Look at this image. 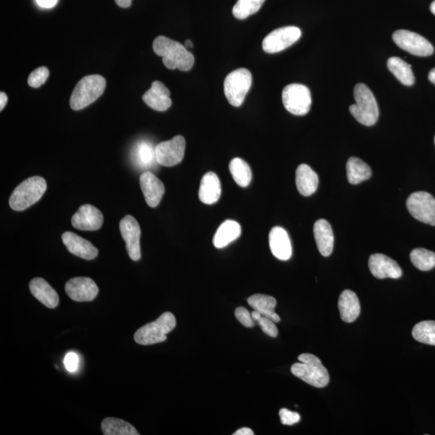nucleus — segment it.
<instances>
[{"mask_svg": "<svg viewBox=\"0 0 435 435\" xmlns=\"http://www.w3.org/2000/svg\"><path fill=\"white\" fill-rule=\"evenodd\" d=\"M407 206L410 214L421 223L435 226V199L427 192H415L409 196Z\"/></svg>", "mask_w": 435, "mask_h": 435, "instance_id": "9", "label": "nucleus"}, {"mask_svg": "<svg viewBox=\"0 0 435 435\" xmlns=\"http://www.w3.org/2000/svg\"><path fill=\"white\" fill-rule=\"evenodd\" d=\"M300 362L291 367L293 375L316 388H324L329 384L330 377L326 367L316 355L303 353L299 355Z\"/></svg>", "mask_w": 435, "mask_h": 435, "instance_id": "2", "label": "nucleus"}, {"mask_svg": "<svg viewBox=\"0 0 435 435\" xmlns=\"http://www.w3.org/2000/svg\"><path fill=\"white\" fill-rule=\"evenodd\" d=\"M241 235V226L233 220H226L218 229L213 239L214 247L223 248L233 241L237 240Z\"/></svg>", "mask_w": 435, "mask_h": 435, "instance_id": "26", "label": "nucleus"}, {"mask_svg": "<svg viewBox=\"0 0 435 435\" xmlns=\"http://www.w3.org/2000/svg\"><path fill=\"white\" fill-rule=\"evenodd\" d=\"M339 310L342 321H355L360 314V304L357 294L349 290L342 292L339 299Z\"/></svg>", "mask_w": 435, "mask_h": 435, "instance_id": "25", "label": "nucleus"}, {"mask_svg": "<svg viewBox=\"0 0 435 435\" xmlns=\"http://www.w3.org/2000/svg\"><path fill=\"white\" fill-rule=\"evenodd\" d=\"M157 161L165 167H172L183 160L186 150V140L177 136L168 142H164L155 147Z\"/></svg>", "mask_w": 435, "mask_h": 435, "instance_id": "12", "label": "nucleus"}, {"mask_svg": "<svg viewBox=\"0 0 435 435\" xmlns=\"http://www.w3.org/2000/svg\"><path fill=\"white\" fill-rule=\"evenodd\" d=\"M7 103H8V96L6 95V94L4 93V92H1V93H0V111H3Z\"/></svg>", "mask_w": 435, "mask_h": 435, "instance_id": "44", "label": "nucleus"}, {"mask_svg": "<svg viewBox=\"0 0 435 435\" xmlns=\"http://www.w3.org/2000/svg\"><path fill=\"white\" fill-rule=\"evenodd\" d=\"M266 0H238L232 9V14L239 20L246 19L250 16L256 14Z\"/></svg>", "mask_w": 435, "mask_h": 435, "instance_id": "35", "label": "nucleus"}, {"mask_svg": "<svg viewBox=\"0 0 435 435\" xmlns=\"http://www.w3.org/2000/svg\"><path fill=\"white\" fill-rule=\"evenodd\" d=\"M233 179L241 187H247L252 181V170L247 162L241 158H234L229 164Z\"/></svg>", "mask_w": 435, "mask_h": 435, "instance_id": "31", "label": "nucleus"}, {"mask_svg": "<svg viewBox=\"0 0 435 435\" xmlns=\"http://www.w3.org/2000/svg\"><path fill=\"white\" fill-rule=\"evenodd\" d=\"M73 228L81 231H97L103 224L102 212L94 206L85 204L79 207L71 219Z\"/></svg>", "mask_w": 435, "mask_h": 435, "instance_id": "15", "label": "nucleus"}, {"mask_svg": "<svg viewBox=\"0 0 435 435\" xmlns=\"http://www.w3.org/2000/svg\"><path fill=\"white\" fill-rule=\"evenodd\" d=\"M64 364L67 371L75 372L79 365L78 355L75 352H70L65 355Z\"/></svg>", "mask_w": 435, "mask_h": 435, "instance_id": "40", "label": "nucleus"}, {"mask_svg": "<svg viewBox=\"0 0 435 435\" xmlns=\"http://www.w3.org/2000/svg\"><path fill=\"white\" fill-rule=\"evenodd\" d=\"M29 289L40 303L50 309L56 308L59 296L56 290L45 279L36 278L30 281Z\"/></svg>", "mask_w": 435, "mask_h": 435, "instance_id": "21", "label": "nucleus"}, {"mask_svg": "<svg viewBox=\"0 0 435 435\" xmlns=\"http://www.w3.org/2000/svg\"><path fill=\"white\" fill-rule=\"evenodd\" d=\"M254 432L250 428L243 427L236 431L233 435H253Z\"/></svg>", "mask_w": 435, "mask_h": 435, "instance_id": "42", "label": "nucleus"}, {"mask_svg": "<svg viewBox=\"0 0 435 435\" xmlns=\"http://www.w3.org/2000/svg\"><path fill=\"white\" fill-rule=\"evenodd\" d=\"M48 76H50V71L46 67H39V68L30 73L28 84L31 88H38L46 82Z\"/></svg>", "mask_w": 435, "mask_h": 435, "instance_id": "36", "label": "nucleus"}, {"mask_svg": "<svg viewBox=\"0 0 435 435\" xmlns=\"http://www.w3.org/2000/svg\"><path fill=\"white\" fill-rule=\"evenodd\" d=\"M184 46H185V47L187 48H193V46H193V42L192 41H189V40H187L185 41V45H184Z\"/></svg>", "mask_w": 435, "mask_h": 435, "instance_id": "46", "label": "nucleus"}, {"mask_svg": "<svg viewBox=\"0 0 435 435\" xmlns=\"http://www.w3.org/2000/svg\"><path fill=\"white\" fill-rule=\"evenodd\" d=\"M115 1L116 4L122 9L130 8L132 5V0H115Z\"/></svg>", "mask_w": 435, "mask_h": 435, "instance_id": "43", "label": "nucleus"}, {"mask_svg": "<svg viewBox=\"0 0 435 435\" xmlns=\"http://www.w3.org/2000/svg\"><path fill=\"white\" fill-rule=\"evenodd\" d=\"M221 192V183L219 177L213 172L206 173L201 179L199 192V197L201 203L206 205L217 203Z\"/></svg>", "mask_w": 435, "mask_h": 435, "instance_id": "22", "label": "nucleus"}, {"mask_svg": "<svg viewBox=\"0 0 435 435\" xmlns=\"http://www.w3.org/2000/svg\"><path fill=\"white\" fill-rule=\"evenodd\" d=\"M256 323L259 324V326L262 329L263 333H266L267 335L273 337H277L278 335V330L277 326L275 325V322H273L271 318L261 315L258 320Z\"/></svg>", "mask_w": 435, "mask_h": 435, "instance_id": "37", "label": "nucleus"}, {"mask_svg": "<svg viewBox=\"0 0 435 435\" xmlns=\"http://www.w3.org/2000/svg\"><path fill=\"white\" fill-rule=\"evenodd\" d=\"M144 102L157 112H164L172 105L170 91L160 81L153 82L151 88L143 95Z\"/></svg>", "mask_w": 435, "mask_h": 435, "instance_id": "19", "label": "nucleus"}, {"mask_svg": "<svg viewBox=\"0 0 435 435\" xmlns=\"http://www.w3.org/2000/svg\"><path fill=\"white\" fill-rule=\"evenodd\" d=\"M410 260L421 271H430L435 267V253L425 248L414 249Z\"/></svg>", "mask_w": 435, "mask_h": 435, "instance_id": "33", "label": "nucleus"}, {"mask_svg": "<svg viewBox=\"0 0 435 435\" xmlns=\"http://www.w3.org/2000/svg\"><path fill=\"white\" fill-rule=\"evenodd\" d=\"M156 148L152 144L142 142L137 145L134 151V161L142 169L152 168L157 161Z\"/></svg>", "mask_w": 435, "mask_h": 435, "instance_id": "32", "label": "nucleus"}, {"mask_svg": "<svg viewBox=\"0 0 435 435\" xmlns=\"http://www.w3.org/2000/svg\"><path fill=\"white\" fill-rule=\"evenodd\" d=\"M431 11L432 12V14L434 15H435V0L431 4Z\"/></svg>", "mask_w": 435, "mask_h": 435, "instance_id": "47", "label": "nucleus"}, {"mask_svg": "<svg viewBox=\"0 0 435 435\" xmlns=\"http://www.w3.org/2000/svg\"><path fill=\"white\" fill-rule=\"evenodd\" d=\"M253 76L245 68L238 69L229 73L224 81V93L231 105L241 107L252 85Z\"/></svg>", "mask_w": 435, "mask_h": 435, "instance_id": "7", "label": "nucleus"}, {"mask_svg": "<svg viewBox=\"0 0 435 435\" xmlns=\"http://www.w3.org/2000/svg\"><path fill=\"white\" fill-rule=\"evenodd\" d=\"M47 189V183L41 177H29L12 192L9 205L12 210L22 211L38 201Z\"/></svg>", "mask_w": 435, "mask_h": 435, "instance_id": "4", "label": "nucleus"}, {"mask_svg": "<svg viewBox=\"0 0 435 435\" xmlns=\"http://www.w3.org/2000/svg\"><path fill=\"white\" fill-rule=\"evenodd\" d=\"M314 235L317 247L322 256H329L333 252L335 237L332 226L325 219L315 224Z\"/></svg>", "mask_w": 435, "mask_h": 435, "instance_id": "23", "label": "nucleus"}, {"mask_svg": "<svg viewBox=\"0 0 435 435\" xmlns=\"http://www.w3.org/2000/svg\"><path fill=\"white\" fill-rule=\"evenodd\" d=\"M106 79L98 75L85 76L78 83L70 97V108L79 111L90 105L103 94Z\"/></svg>", "mask_w": 435, "mask_h": 435, "instance_id": "5", "label": "nucleus"}, {"mask_svg": "<svg viewBox=\"0 0 435 435\" xmlns=\"http://www.w3.org/2000/svg\"><path fill=\"white\" fill-rule=\"evenodd\" d=\"M40 7L43 9H52L58 4V0H36Z\"/></svg>", "mask_w": 435, "mask_h": 435, "instance_id": "41", "label": "nucleus"}, {"mask_svg": "<svg viewBox=\"0 0 435 435\" xmlns=\"http://www.w3.org/2000/svg\"><path fill=\"white\" fill-rule=\"evenodd\" d=\"M302 36V31L295 26H287L273 31L262 43L263 51L276 53L283 51Z\"/></svg>", "mask_w": 435, "mask_h": 435, "instance_id": "11", "label": "nucleus"}, {"mask_svg": "<svg viewBox=\"0 0 435 435\" xmlns=\"http://www.w3.org/2000/svg\"><path fill=\"white\" fill-rule=\"evenodd\" d=\"M412 335L421 344L435 346V321H424L416 324Z\"/></svg>", "mask_w": 435, "mask_h": 435, "instance_id": "34", "label": "nucleus"}, {"mask_svg": "<svg viewBox=\"0 0 435 435\" xmlns=\"http://www.w3.org/2000/svg\"><path fill=\"white\" fill-rule=\"evenodd\" d=\"M369 266L371 273L378 279H398L402 275L399 265L389 256L383 254L372 255L369 261Z\"/></svg>", "mask_w": 435, "mask_h": 435, "instance_id": "16", "label": "nucleus"}, {"mask_svg": "<svg viewBox=\"0 0 435 435\" xmlns=\"http://www.w3.org/2000/svg\"><path fill=\"white\" fill-rule=\"evenodd\" d=\"M393 40L398 47L415 56L427 57L434 53V47L430 41L410 31H396L393 34Z\"/></svg>", "mask_w": 435, "mask_h": 435, "instance_id": "10", "label": "nucleus"}, {"mask_svg": "<svg viewBox=\"0 0 435 435\" xmlns=\"http://www.w3.org/2000/svg\"><path fill=\"white\" fill-rule=\"evenodd\" d=\"M269 247L276 258L281 261L290 259L292 256L290 239L287 231L281 226H275L269 233Z\"/></svg>", "mask_w": 435, "mask_h": 435, "instance_id": "20", "label": "nucleus"}, {"mask_svg": "<svg viewBox=\"0 0 435 435\" xmlns=\"http://www.w3.org/2000/svg\"><path fill=\"white\" fill-rule=\"evenodd\" d=\"M355 104L349 108L353 117L361 125L372 126L379 118V108L374 95L364 83H359L354 89Z\"/></svg>", "mask_w": 435, "mask_h": 435, "instance_id": "3", "label": "nucleus"}, {"mask_svg": "<svg viewBox=\"0 0 435 435\" xmlns=\"http://www.w3.org/2000/svg\"><path fill=\"white\" fill-rule=\"evenodd\" d=\"M67 295L73 301L91 302L99 293V287L89 278L78 277L67 281L65 287Z\"/></svg>", "mask_w": 435, "mask_h": 435, "instance_id": "14", "label": "nucleus"}, {"mask_svg": "<svg viewBox=\"0 0 435 435\" xmlns=\"http://www.w3.org/2000/svg\"><path fill=\"white\" fill-rule=\"evenodd\" d=\"M61 239L69 252L80 258L91 261L95 259L99 254V250L93 244L75 233L66 231Z\"/></svg>", "mask_w": 435, "mask_h": 435, "instance_id": "17", "label": "nucleus"}, {"mask_svg": "<svg viewBox=\"0 0 435 435\" xmlns=\"http://www.w3.org/2000/svg\"><path fill=\"white\" fill-rule=\"evenodd\" d=\"M372 169L369 164L357 157L349 158L347 163V177L349 183L357 185L362 182L369 180L372 177Z\"/></svg>", "mask_w": 435, "mask_h": 435, "instance_id": "28", "label": "nucleus"}, {"mask_svg": "<svg viewBox=\"0 0 435 435\" xmlns=\"http://www.w3.org/2000/svg\"><path fill=\"white\" fill-rule=\"evenodd\" d=\"M389 70L403 85L410 87L415 82L412 67L400 58L393 57L387 61Z\"/></svg>", "mask_w": 435, "mask_h": 435, "instance_id": "29", "label": "nucleus"}, {"mask_svg": "<svg viewBox=\"0 0 435 435\" xmlns=\"http://www.w3.org/2000/svg\"><path fill=\"white\" fill-rule=\"evenodd\" d=\"M176 318L170 312H165L154 322L145 325L134 335V340L140 345L159 344L167 340V335L176 327Z\"/></svg>", "mask_w": 435, "mask_h": 435, "instance_id": "6", "label": "nucleus"}, {"mask_svg": "<svg viewBox=\"0 0 435 435\" xmlns=\"http://www.w3.org/2000/svg\"><path fill=\"white\" fill-rule=\"evenodd\" d=\"M248 303L251 308L260 312L263 316L271 318L275 323L281 321L279 315L275 312L277 301L273 297L265 294H254L248 298Z\"/></svg>", "mask_w": 435, "mask_h": 435, "instance_id": "27", "label": "nucleus"}, {"mask_svg": "<svg viewBox=\"0 0 435 435\" xmlns=\"http://www.w3.org/2000/svg\"><path fill=\"white\" fill-rule=\"evenodd\" d=\"M140 184L147 204L152 208L157 207L164 194L163 182L152 173L145 172L140 177Z\"/></svg>", "mask_w": 435, "mask_h": 435, "instance_id": "18", "label": "nucleus"}, {"mask_svg": "<svg viewBox=\"0 0 435 435\" xmlns=\"http://www.w3.org/2000/svg\"><path fill=\"white\" fill-rule=\"evenodd\" d=\"M434 144H435V137H434Z\"/></svg>", "mask_w": 435, "mask_h": 435, "instance_id": "48", "label": "nucleus"}, {"mask_svg": "<svg viewBox=\"0 0 435 435\" xmlns=\"http://www.w3.org/2000/svg\"><path fill=\"white\" fill-rule=\"evenodd\" d=\"M428 78L431 83L435 85V68H434L431 70L430 73H429Z\"/></svg>", "mask_w": 435, "mask_h": 435, "instance_id": "45", "label": "nucleus"}, {"mask_svg": "<svg viewBox=\"0 0 435 435\" xmlns=\"http://www.w3.org/2000/svg\"><path fill=\"white\" fill-rule=\"evenodd\" d=\"M283 102L288 112L305 115L310 112L312 99L309 88L302 84H290L283 91Z\"/></svg>", "mask_w": 435, "mask_h": 435, "instance_id": "8", "label": "nucleus"}, {"mask_svg": "<svg viewBox=\"0 0 435 435\" xmlns=\"http://www.w3.org/2000/svg\"><path fill=\"white\" fill-rule=\"evenodd\" d=\"M296 185L298 192L305 197L315 194L318 187V174L309 165L300 164L296 171Z\"/></svg>", "mask_w": 435, "mask_h": 435, "instance_id": "24", "label": "nucleus"}, {"mask_svg": "<svg viewBox=\"0 0 435 435\" xmlns=\"http://www.w3.org/2000/svg\"><path fill=\"white\" fill-rule=\"evenodd\" d=\"M235 315L237 320L240 322L243 326L251 328L255 326L256 322L254 321L252 315L250 312L244 308H238L235 311Z\"/></svg>", "mask_w": 435, "mask_h": 435, "instance_id": "38", "label": "nucleus"}, {"mask_svg": "<svg viewBox=\"0 0 435 435\" xmlns=\"http://www.w3.org/2000/svg\"><path fill=\"white\" fill-rule=\"evenodd\" d=\"M103 434L105 435H139L140 433L137 431L132 424H128L126 421L115 419L107 418L102 421L101 425Z\"/></svg>", "mask_w": 435, "mask_h": 435, "instance_id": "30", "label": "nucleus"}, {"mask_svg": "<svg viewBox=\"0 0 435 435\" xmlns=\"http://www.w3.org/2000/svg\"><path fill=\"white\" fill-rule=\"evenodd\" d=\"M281 424L285 426H293L301 419L299 414L290 412L287 409H281L279 412Z\"/></svg>", "mask_w": 435, "mask_h": 435, "instance_id": "39", "label": "nucleus"}, {"mask_svg": "<svg viewBox=\"0 0 435 435\" xmlns=\"http://www.w3.org/2000/svg\"><path fill=\"white\" fill-rule=\"evenodd\" d=\"M152 48L158 56L162 57L164 65L169 70L188 71L194 66V55L179 42L159 36L153 41Z\"/></svg>", "mask_w": 435, "mask_h": 435, "instance_id": "1", "label": "nucleus"}, {"mask_svg": "<svg viewBox=\"0 0 435 435\" xmlns=\"http://www.w3.org/2000/svg\"><path fill=\"white\" fill-rule=\"evenodd\" d=\"M120 230L122 239L126 243V249L131 260L137 261L142 257L140 253V239L142 231L137 219L131 216H126L121 219Z\"/></svg>", "mask_w": 435, "mask_h": 435, "instance_id": "13", "label": "nucleus"}]
</instances>
